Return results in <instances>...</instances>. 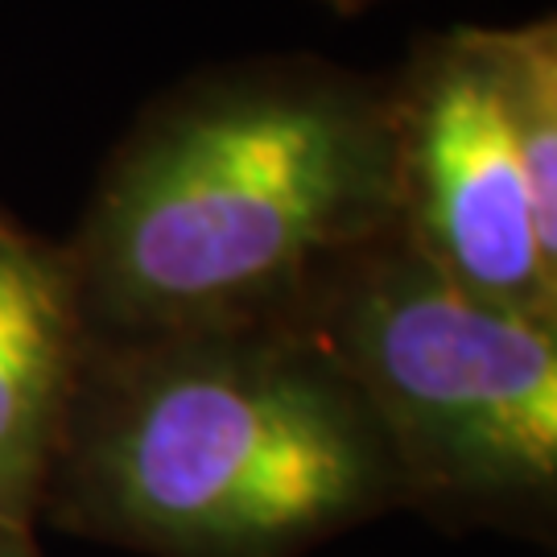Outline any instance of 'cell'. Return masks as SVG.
Returning a JSON list of instances; mask_svg holds the SVG:
<instances>
[{
    "instance_id": "obj_8",
    "label": "cell",
    "mask_w": 557,
    "mask_h": 557,
    "mask_svg": "<svg viewBox=\"0 0 557 557\" xmlns=\"http://www.w3.org/2000/svg\"><path fill=\"white\" fill-rule=\"evenodd\" d=\"M322 4H331L335 13H359V9L368 4V0H322Z\"/></svg>"
},
{
    "instance_id": "obj_9",
    "label": "cell",
    "mask_w": 557,
    "mask_h": 557,
    "mask_svg": "<svg viewBox=\"0 0 557 557\" xmlns=\"http://www.w3.org/2000/svg\"><path fill=\"white\" fill-rule=\"evenodd\" d=\"M0 223H4V220H0Z\"/></svg>"
},
{
    "instance_id": "obj_6",
    "label": "cell",
    "mask_w": 557,
    "mask_h": 557,
    "mask_svg": "<svg viewBox=\"0 0 557 557\" xmlns=\"http://www.w3.org/2000/svg\"><path fill=\"white\" fill-rule=\"evenodd\" d=\"M504 41L529 211L541 252L557 260V21L512 25L504 29Z\"/></svg>"
},
{
    "instance_id": "obj_4",
    "label": "cell",
    "mask_w": 557,
    "mask_h": 557,
    "mask_svg": "<svg viewBox=\"0 0 557 557\" xmlns=\"http://www.w3.org/2000/svg\"><path fill=\"white\" fill-rule=\"evenodd\" d=\"M397 236L467 294L557 322V260L537 244L504 29L421 38L393 75Z\"/></svg>"
},
{
    "instance_id": "obj_2",
    "label": "cell",
    "mask_w": 557,
    "mask_h": 557,
    "mask_svg": "<svg viewBox=\"0 0 557 557\" xmlns=\"http://www.w3.org/2000/svg\"><path fill=\"white\" fill-rule=\"evenodd\" d=\"M405 499L351 380L285 326L87 343L46 504L158 557H294Z\"/></svg>"
},
{
    "instance_id": "obj_7",
    "label": "cell",
    "mask_w": 557,
    "mask_h": 557,
    "mask_svg": "<svg viewBox=\"0 0 557 557\" xmlns=\"http://www.w3.org/2000/svg\"><path fill=\"white\" fill-rule=\"evenodd\" d=\"M0 557H38V549H34V533L0 524Z\"/></svg>"
},
{
    "instance_id": "obj_3",
    "label": "cell",
    "mask_w": 557,
    "mask_h": 557,
    "mask_svg": "<svg viewBox=\"0 0 557 557\" xmlns=\"http://www.w3.org/2000/svg\"><path fill=\"white\" fill-rule=\"evenodd\" d=\"M281 326L351 380L405 499L471 517L549 508L557 322L467 294L393 232L343 260Z\"/></svg>"
},
{
    "instance_id": "obj_5",
    "label": "cell",
    "mask_w": 557,
    "mask_h": 557,
    "mask_svg": "<svg viewBox=\"0 0 557 557\" xmlns=\"http://www.w3.org/2000/svg\"><path fill=\"white\" fill-rule=\"evenodd\" d=\"M87 326L59 244L0 223V524L34 533L54 475Z\"/></svg>"
},
{
    "instance_id": "obj_1",
    "label": "cell",
    "mask_w": 557,
    "mask_h": 557,
    "mask_svg": "<svg viewBox=\"0 0 557 557\" xmlns=\"http://www.w3.org/2000/svg\"><path fill=\"white\" fill-rule=\"evenodd\" d=\"M393 232V75L269 54L149 103L62 260L87 343H124L281 326Z\"/></svg>"
}]
</instances>
